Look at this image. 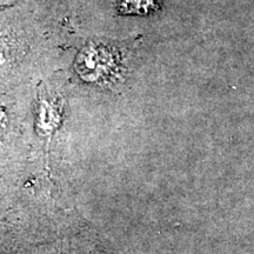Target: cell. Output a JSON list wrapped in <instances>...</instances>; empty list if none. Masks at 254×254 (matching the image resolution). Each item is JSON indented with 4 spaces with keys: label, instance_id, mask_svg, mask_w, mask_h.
Instances as JSON below:
<instances>
[{
    "label": "cell",
    "instance_id": "obj_1",
    "mask_svg": "<svg viewBox=\"0 0 254 254\" xmlns=\"http://www.w3.org/2000/svg\"><path fill=\"white\" fill-rule=\"evenodd\" d=\"M113 55L104 47H87L78 59L77 68L86 80H99L114 67Z\"/></svg>",
    "mask_w": 254,
    "mask_h": 254
},
{
    "label": "cell",
    "instance_id": "obj_2",
    "mask_svg": "<svg viewBox=\"0 0 254 254\" xmlns=\"http://www.w3.org/2000/svg\"><path fill=\"white\" fill-rule=\"evenodd\" d=\"M21 55V40L14 33L2 32L0 34V72H8L18 66Z\"/></svg>",
    "mask_w": 254,
    "mask_h": 254
},
{
    "label": "cell",
    "instance_id": "obj_3",
    "mask_svg": "<svg viewBox=\"0 0 254 254\" xmlns=\"http://www.w3.org/2000/svg\"><path fill=\"white\" fill-rule=\"evenodd\" d=\"M154 6V0H123L122 8L125 13L128 12H147Z\"/></svg>",
    "mask_w": 254,
    "mask_h": 254
}]
</instances>
